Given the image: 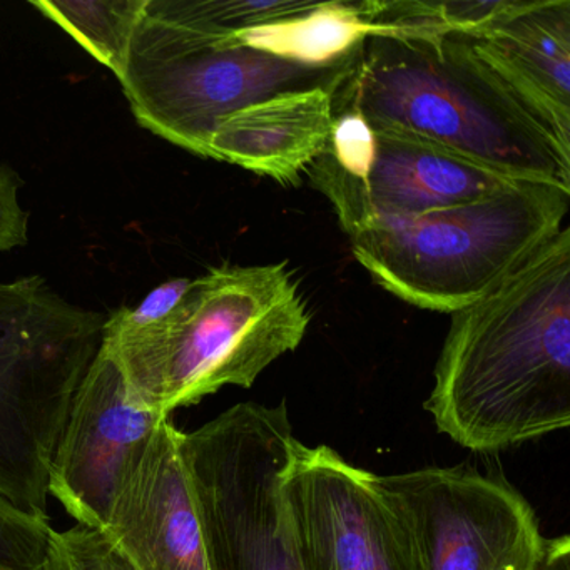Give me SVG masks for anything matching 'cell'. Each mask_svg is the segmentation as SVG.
Wrapping results in <instances>:
<instances>
[{
    "instance_id": "6da1fadb",
    "label": "cell",
    "mask_w": 570,
    "mask_h": 570,
    "mask_svg": "<svg viewBox=\"0 0 570 570\" xmlns=\"http://www.w3.org/2000/svg\"><path fill=\"white\" fill-rule=\"evenodd\" d=\"M439 432L499 452L570 423V228L452 313L425 402Z\"/></svg>"
},
{
    "instance_id": "7a4b0ae2",
    "label": "cell",
    "mask_w": 570,
    "mask_h": 570,
    "mask_svg": "<svg viewBox=\"0 0 570 570\" xmlns=\"http://www.w3.org/2000/svg\"><path fill=\"white\" fill-rule=\"evenodd\" d=\"M513 178L570 189V148L476 56L469 39L380 29L363 42L333 111Z\"/></svg>"
},
{
    "instance_id": "3957f363",
    "label": "cell",
    "mask_w": 570,
    "mask_h": 570,
    "mask_svg": "<svg viewBox=\"0 0 570 570\" xmlns=\"http://www.w3.org/2000/svg\"><path fill=\"white\" fill-rule=\"evenodd\" d=\"M309 320L286 263L225 265L193 279L165 323L101 348L132 393L169 416L225 386H253L303 342Z\"/></svg>"
},
{
    "instance_id": "277c9868",
    "label": "cell",
    "mask_w": 570,
    "mask_h": 570,
    "mask_svg": "<svg viewBox=\"0 0 570 570\" xmlns=\"http://www.w3.org/2000/svg\"><path fill=\"white\" fill-rule=\"evenodd\" d=\"M570 189L522 181L497 195L350 238L356 262L396 298L455 313L492 292L563 228Z\"/></svg>"
},
{
    "instance_id": "5b68a950",
    "label": "cell",
    "mask_w": 570,
    "mask_h": 570,
    "mask_svg": "<svg viewBox=\"0 0 570 570\" xmlns=\"http://www.w3.org/2000/svg\"><path fill=\"white\" fill-rule=\"evenodd\" d=\"M105 323L42 276L0 283V497L36 519L49 520L52 453Z\"/></svg>"
},
{
    "instance_id": "8992f818",
    "label": "cell",
    "mask_w": 570,
    "mask_h": 570,
    "mask_svg": "<svg viewBox=\"0 0 570 570\" xmlns=\"http://www.w3.org/2000/svg\"><path fill=\"white\" fill-rule=\"evenodd\" d=\"M219 39L173 21L148 0L119 81L141 128L202 158H209V139L226 116L285 92L336 91L362 51L309 68Z\"/></svg>"
},
{
    "instance_id": "52a82bcc",
    "label": "cell",
    "mask_w": 570,
    "mask_h": 570,
    "mask_svg": "<svg viewBox=\"0 0 570 570\" xmlns=\"http://www.w3.org/2000/svg\"><path fill=\"white\" fill-rule=\"evenodd\" d=\"M293 439L285 402L238 403L183 432L209 570H302L278 497Z\"/></svg>"
},
{
    "instance_id": "ba28073f",
    "label": "cell",
    "mask_w": 570,
    "mask_h": 570,
    "mask_svg": "<svg viewBox=\"0 0 570 570\" xmlns=\"http://www.w3.org/2000/svg\"><path fill=\"white\" fill-rule=\"evenodd\" d=\"M379 476L415 570H535L543 547L525 497L500 476L426 466Z\"/></svg>"
},
{
    "instance_id": "9c48e42d",
    "label": "cell",
    "mask_w": 570,
    "mask_h": 570,
    "mask_svg": "<svg viewBox=\"0 0 570 570\" xmlns=\"http://www.w3.org/2000/svg\"><path fill=\"white\" fill-rule=\"evenodd\" d=\"M278 497L302 570H415L379 476L330 446L293 439Z\"/></svg>"
},
{
    "instance_id": "30bf717a",
    "label": "cell",
    "mask_w": 570,
    "mask_h": 570,
    "mask_svg": "<svg viewBox=\"0 0 570 570\" xmlns=\"http://www.w3.org/2000/svg\"><path fill=\"white\" fill-rule=\"evenodd\" d=\"M165 416L132 393L115 360L99 346L59 433L49 495L78 525L101 532L129 462Z\"/></svg>"
},
{
    "instance_id": "8fae6325",
    "label": "cell",
    "mask_w": 570,
    "mask_h": 570,
    "mask_svg": "<svg viewBox=\"0 0 570 570\" xmlns=\"http://www.w3.org/2000/svg\"><path fill=\"white\" fill-rule=\"evenodd\" d=\"M306 173L313 186L332 203L350 238L382 219L453 208L529 181L435 146L389 135H376L375 163L365 183L345 175L328 149Z\"/></svg>"
},
{
    "instance_id": "7c38bea8",
    "label": "cell",
    "mask_w": 570,
    "mask_h": 570,
    "mask_svg": "<svg viewBox=\"0 0 570 570\" xmlns=\"http://www.w3.org/2000/svg\"><path fill=\"white\" fill-rule=\"evenodd\" d=\"M101 533L131 570H209L183 432L171 416L132 456Z\"/></svg>"
},
{
    "instance_id": "4fadbf2b",
    "label": "cell",
    "mask_w": 570,
    "mask_h": 570,
    "mask_svg": "<svg viewBox=\"0 0 570 570\" xmlns=\"http://www.w3.org/2000/svg\"><path fill=\"white\" fill-rule=\"evenodd\" d=\"M476 56L570 148V0H529L466 38Z\"/></svg>"
},
{
    "instance_id": "5bb4252c",
    "label": "cell",
    "mask_w": 570,
    "mask_h": 570,
    "mask_svg": "<svg viewBox=\"0 0 570 570\" xmlns=\"http://www.w3.org/2000/svg\"><path fill=\"white\" fill-rule=\"evenodd\" d=\"M333 95L325 88L285 92L226 116L209 139V159L298 185L328 148Z\"/></svg>"
},
{
    "instance_id": "9a60e30c",
    "label": "cell",
    "mask_w": 570,
    "mask_h": 570,
    "mask_svg": "<svg viewBox=\"0 0 570 570\" xmlns=\"http://www.w3.org/2000/svg\"><path fill=\"white\" fill-rule=\"evenodd\" d=\"M375 31L376 26L363 18L360 2H323L305 14L252 26L219 42L295 65L328 68L358 51Z\"/></svg>"
},
{
    "instance_id": "2e32d148",
    "label": "cell",
    "mask_w": 570,
    "mask_h": 570,
    "mask_svg": "<svg viewBox=\"0 0 570 570\" xmlns=\"http://www.w3.org/2000/svg\"><path fill=\"white\" fill-rule=\"evenodd\" d=\"M45 18L71 36L121 81L148 0H31Z\"/></svg>"
},
{
    "instance_id": "e0dca14e",
    "label": "cell",
    "mask_w": 570,
    "mask_h": 570,
    "mask_svg": "<svg viewBox=\"0 0 570 570\" xmlns=\"http://www.w3.org/2000/svg\"><path fill=\"white\" fill-rule=\"evenodd\" d=\"M52 530L0 497V570H41Z\"/></svg>"
},
{
    "instance_id": "ac0fdd59",
    "label": "cell",
    "mask_w": 570,
    "mask_h": 570,
    "mask_svg": "<svg viewBox=\"0 0 570 570\" xmlns=\"http://www.w3.org/2000/svg\"><path fill=\"white\" fill-rule=\"evenodd\" d=\"M41 570H131L99 530H52Z\"/></svg>"
},
{
    "instance_id": "d6986e66",
    "label": "cell",
    "mask_w": 570,
    "mask_h": 570,
    "mask_svg": "<svg viewBox=\"0 0 570 570\" xmlns=\"http://www.w3.org/2000/svg\"><path fill=\"white\" fill-rule=\"evenodd\" d=\"M193 279L175 278L156 286L136 308L122 306L106 318L101 343H118L165 323L178 308Z\"/></svg>"
},
{
    "instance_id": "ffe728a7",
    "label": "cell",
    "mask_w": 570,
    "mask_h": 570,
    "mask_svg": "<svg viewBox=\"0 0 570 570\" xmlns=\"http://www.w3.org/2000/svg\"><path fill=\"white\" fill-rule=\"evenodd\" d=\"M326 149L345 175L365 183L375 163L376 135L355 109H336Z\"/></svg>"
},
{
    "instance_id": "44dd1931",
    "label": "cell",
    "mask_w": 570,
    "mask_h": 570,
    "mask_svg": "<svg viewBox=\"0 0 570 570\" xmlns=\"http://www.w3.org/2000/svg\"><path fill=\"white\" fill-rule=\"evenodd\" d=\"M21 186L18 173L0 165V252L29 243V213L19 203Z\"/></svg>"
},
{
    "instance_id": "7402d4cb",
    "label": "cell",
    "mask_w": 570,
    "mask_h": 570,
    "mask_svg": "<svg viewBox=\"0 0 570 570\" xmlns=\"http://www.w3.org/2000/svg\"><path fill=\"white\" fill-rule=\"evenodd\" d=\"M535 570H570V537L543 539L542 552Z\"/></svg>"
}]
</instances>
